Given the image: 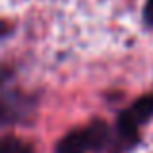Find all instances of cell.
<instances>
[{
  "mask_svg": "<svg viewBox=\"0 0 153 153\" xmlns=\"http://www.w3.org/2000/svg\"><path fill=\"white\" fill-rule=\"evenodd\" d=\"M153 116V93L142 95L130 107L122 108L116 116V138L124 147L140 142V128Z\"/></svg>",
  "mask_w": 153,
  "mask_h": 153,
  "instance_id": "cell-2",
  "label": "cell"
},
{
  "mask_svg": "<svg viewBox=\"0 0 153 153\" xmlns=\"http://www.w3.org/2000/svg\"><path fill=\"white\" fill-rule=\"evenodd\" d=\"M142 18H143V23H146L147 27H153V0H146Z\"/></svg>",
  "mask_w": 153,
  "mask_h": 153,
  "instance_id": "cell-4",
  "label": "cell"
},
{
  "mask_svg": "<svg viewBox=\"0 0 153 153\" xmlns=\"http://www.w3.org/2000/svg\"><path fill=\"white\" fill-rule=\"evenodd\" d=\"M0 153H33V147H31V143L23 142V140H19V138L8 136L2 142Z\"/></svg>",
  "mask_w": 153,
  "mask_h": 153,
  "instance_id": "cell-3",
  "label": "cell"
},
{
  "mask_svg": "<svg viewBox=\"0 0 153 153\" xmlns=\"http://www.w3.org/2000/svg\"><path fill=\"white\" fill-rule=\"evenodd\" d=\"M111 143V128L103 120H91L82 128L68 132L58 143L54 153H99Z\"/></svg>",
  "mask_w": 153,
  "mask_h": 153,
  "instance_id": "cell-1",
  "label": "cell"
}]
</instances>
